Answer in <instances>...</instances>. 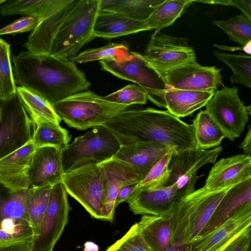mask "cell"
I'll use <instances>...</instances> for the list:
<instances>
[{
	"label": "cell",
	"instance_id": "cell-10",
	"mask_svg": "<svg viewBox=\"0 0 251 251\" xmlns=\"http://www.w3.org/2000/svg\"><path fill=\"white\" fill-rule=\"evenodd\" d=\"M236 87L217 90L205 105V111L223 131L233 141L244 130L249 121L246 106L238 95Z\"/></svg>",
	"mask_w": 251,
	"mask_h": 251
},
{
	"label": "cell",
	"instance_id": "cell-19",
	"mask_svg": "<svg viewBox=\"0 0 251 251\" xmlns=\"http://www.w3.org/2000/svg\"><path fill=\"white\" fill-rule=\"evenodd\" d=\"M61 150L54 147L36 150L28 171L29 188L51 185L62 181Z\"/></svg>",
	"mask_w": 251,
	"mask_h": 251
},
{
	"label": "cell",
	"instance_id": "cell-51",
	"mask_svg": "<svg viewBox=\"0 0 251 251\" xmlns=\"http://www.w3.org/2000/svg\"><path fill=\"white\" fill-rule=\"evenodd\" d=\"M6 1V0H0V5Z\"/></svg>",
	"mask_w": 251,
	"mask_h": 251
},
{
	"label": "cell",
	"instance_id": "cell-35",
	"mask_svg": "<svg viewBox=\"0 0 251 251\" xmlns=\"http://www.w3.org/2000/svg\"><path fill=\"white\" fill-rule=\"evenodd\" d=\"M214 55L233 71L229 77L231 84L239 83L247 87H251V57L246 54H234L213 51Z\"/></svg>",
	"mask_w": 251,
	"mask_h": 251
},
{
	"label": "cell",
	"instance_id": "cell-6",
	"mask_svg": "<svg viewBox=\"0 0 251 251\" xmlns=\"http://www.w3.org/2000/svg\"><path fill=\"white\" fill-rule=\"evenodd\" d=\"M114 135L103 125L94 126L75 138L61 150L64 174L90 165H98L112 158L121 148Z\"/></svg>",
	"mask_w": 251,
	"mask_h": 251
},
{
	"label": "cell",
	"instance_id": "cell-11",
	"mask_svg": "<svg viewBox=\"0 0 251 251\" xmlns=\"http://www.w3.org/2000/svg\"><path fill=\"white\" fill-rule=\"evenodd\" d=\"M140 57L158 73L196 61L195 51L188 40L155 31Z\"/></svg>",
	"mask_w": 251,
	"mask_h": 251
},
{
	"label": "cell",
	"instance_id": "cell-4",
	"mask_svg": "<svg viewBox=\"0 0 251 251\" xmlns=\"http://www.w3.org/2000/svg\"><path fill=\"white\" fill-rule=\"evenodd\" d=\"M52 106L61 120L82 130L102 125L132 109L129 105L107 101L89 90L67 97Z\"/></svg>",
	"mask_w": 251,
	"mask_h": 251
},
{
	"label": "cell",
	"instance_id": "cell-24",
	"mask_svg": "<svg viewBox=\"0 0 251 251\" xmlns=\"http://www.w3.org/2000/svg\"><path fill=\"white\" fill-rule=\"evenodd\" d=\"M250 202H251V179L229 189L199 237L216 228L242 206Z\"/></svg>",
	"mask_w": 251,
	"mask_h": 251
},
{
	"label": "cell",
	"instance_id": "cell-2",
	"mask_svg": "<svg viewBox=\"0 0 251 251\" xmlns=\"http://www.w3.org/2000/svg\"><path fill=\"white\" fill-rule=\"evenodd\" d=\"M102 125L121 146L154 142L173 148L177 152L198 148L193 124L184 122L168 110L131 109Z\"/></svg>",
	"mask_w": 251,
	"mask_h": 251
},
{
	"label": "cell",
	"instance_id": "cell-29",
	"mask_svg": "<svg viewBox=\"0 0 251 251\" xmlns=\"http://www.w3.org/2000/svg\"><path fill=\"white\" fill-rule=\"evenodd\" d=\"M16 92L35 125L42 122L59 125L61 120L44 97L22 86L17 87Z\"/></svg>",
	"mask_w": 251,
	"mask_h": 251
},
{
	"label": "cell",
	"instance_id": "cell-43",
	"mask_svg": "<svg viewBox=\"0 0 251 251\" xmlns=\"http://www.w3.org/2000/svg\"><path fill=\"white\" fill-rule=\"evenodd\" d=\"M41 21L42 20L36 15L23 17L0 29V35L32 31Z\"/></svg>",
	"mask_w": 251,
	"mask_h": 251
},
{
	"label": "cell",
	"instance_id": "cell-27",
	"mask_svg": "<svg viewBox=\"0 0 251 251\" xmlns=\"http://www.w3.org/2000/svg\"><path fill=\"white\" fill-rule=\"evenodd\" d=\"M27 190L11 192L0 182V229L28 223L25 216Z\"/></svg>",
	"mask_w": 251,
	"mask_h": 251
},
{
	"label": "cell",
	"instance_id": "cell-3",
	"mask_svg": "<svg viewBox=\"0 0 251 251\" xmlns=\"http://www.w3.org/2000/svg\"><path fill=\"white\" fill-rule=\"evenodd\" d=\"M230 188L209 191L203 186L176 200L165 214L170 217L171 246L189 245L197 240Z\"/></svg>",
	"mask_w": 251,
	"mask_h": 251
},
{
	"label": "cell",
	"instance_id": "cell-20",
	"mask_svg": "<svg viewBox=\"0 0 251 251\" xmlns=\"http://www.w3.org/2000/svg\"><path fill=\"white\" fill-rule=\"evenodd\" d=\"M177 200L175 184L153 190L136 188L126 200L135 215H165Z\"/></svg>",
	"mask_w": 251,
	"mask_h": 251
},
{
	"label": "cell",
	"instance_id": "cell-36",
	"mask_svg": "<svg viewBox=\"0 0 251 251\" xmlns=\"http://www.w3.org/2000/svg\"><path fill=\"white\" fill-rule=\"evenodd\" d=\"M189 246H171L166 251H189ZM105 251H153L147 244L139 230L137 223L134 224L120 239Z\"/></svg>",
	"mask_w": 251,
	"mask_h": 251
},
{
	"label": "cell",
	"instance_id": "cell-37",
	"mask_svg": "<svg viewBox=\"0 0 251 251\" xmlns=\"http://www.w3.org/2000/svg\"><path fill=\"white\" fill-rule=\"evenodd\" d=\"M129 52L126 43H109L101 47L87 49L69 59L75 64H81L110 58L119 59L127 56Z\"/></svg>",
	"mask_w": 251,
	"mask_h": 251
},
{
	"label": "cell",
	"instance_id": "cell-30",
	"mask_svg": "<svg viewBox=\"0 0 251 251\" xmlns=\"http://www.w3.org/2000/svg\"><path fill=\"white\" fill-rule=\"evenodd\" d=\"M165 0H101L100 9L123 14L131 19L146 20Z\"/></svg>",
	"mask_w": 251,
	"mask_h": 251
},
{
	"label": "cell",
	"instance_id": "cell-25",
	"mask_svg": "<svg viewBox=\"0 0 251 251\" xmlns=\"http://www.w3.org/2000/svg\"><path fill=\"white\" fill-rule=\"evenodd\" d=\"M214 93V91L181 90L167 87L164 95L166 109L179 119L189 116L205 106Z\"/></svg>",
	"mask_w": 251,
	"mask_h": 251
},
{
	"label": "cell",
	"instance_id": "cell-47",
	"mask_svg": "<svg viewBox=\"0 0 251 251\" xmlns=\"http://www.w3.org/2000/svg\"><path fill=\"white\" fill-rule=\"evenodd\" d=\"M0 251H32V241L0 247Z\"/></svg>",
	"mask_w": 251,
	"mask_h": 251
},
{
	"label": "cell",
	"instance_id": "cell-41",
	"mask_svg": "<svg viewBox=\"0 0 251 251\" xmlns=\"http://www.w3.org/2000/svg\"><path fill=\"white\" fill-rule=\"evenodd\" d=\"M109 102L131 106L134 104H145L147 97L146 92L137 84H128L122 89L103 97Z\"/></svg>",
	"mask_w": 251,
	"mask_h": 251
},
{
	"label": "cell",
	"instance_id": "cell-14",
	"mask_svg": "<svg viewBox=\"0 0 251 251\" xmlns=\"http://www.w3.org/2000/svg\"><path fill=\"white\" fill-rule=\"evenodd\" d=\"M167 87L176 89L215 92L223 85L221 69L197 61L158 73Z\"/></svg>",
	"mask_w": 251,
	"mask_h": 251
},
{
	"label": "cell",
	"instance_id": "cell-46",
	"mask_svg": "<svg viewBox=\"0 0 251 251\" xmlns=\"http://www.w3.org/2000/svg\"><path fill=\"white\" fill-rule=\"evenodd\" d=\"M231 6L239 9L244 15L251 20V0H232Z\"/></svg>",
	"mask_w": 251,
	"mask_h": 251
},
{
	"label": "cell",
	"instance_id": "cell-52",
	"mask_svg": "<svg viewBox=\"0 0 251 251\" xmlns=\"http://www.w3.org/2000/svg\"><path fill=\"white\" fill-rule=\"evenodd\" d=\"M1 38H0V42H1Z\"/></svg>",
	"mask_w": 251,
	"mask_h": 251
},
{
	"label": "cell",
	"instance_id": "cell-22",
	"mask_svg": "<svg viewBox=\"0 0 251 251\" xmlns=\"http://www.w3.org/2000/svg\"><path fill=\"white\" fill-rule=\"evenodd\" d=\"M77 0H70L60 10L42 21L30 34L25 47L35 54H50L54 38Z\"/></svg>",
	"mask_w": 251,
	"mask_h": 251
},
{
	"label": "cell",
	"instance_id": "cell-48",
	"mask_svg": "<svg viewBox=\"0 0 251 251\" xmlns=\"http://www.w3.org/2000/svg\"><path fill=\"white\" fill-rule=\"evenodd\" d=\"M239 148L243 151V154L251 156V128L250 125L249 126V130L244 140L239 146Z\"/></svg>",
	"mask_w": 251,
	"mask_h": 251
},
{
	"label": "cell",
	"instance_id": "cell-1",
	"mask_svg": "<svg viewBox=\"0 0 251 251\" xmlns=\"http://www.w3.org/2000/svg\"><path fill=\"white\" fill-rule=\"evenodd\" d=\"M15 81L52 105L91 85L85 74L69 59L22 51L12 57Z\"/></svg>",
	"mask_w": 251,
	"mask_h": 251
},
{
	"label": "cell",
	"instance_id": "cell-12",
	"mask_svg": "<svg viewBox=\"0 0 251 251\" xmlns=\"http://www.w3.org/2000/svg\"><path fill=\"white\" fill-rule=\"evenodd\" d=\"M222 151V147L218 146L206 150L197 148L174 152L169 165L170 176L165 186L176 185L177 200L192 193L200 177L197 174L199 170L215 163Z\"/></svg>",
	"mask_w": 251,
	"mask_h": 251
},
{
	"label": "cell",
	"instance_id": "cell-16",
	"mask_svg": "<svg viewBox=\"0 0 251 251\" xmlns=\"http://www.w3.org/2000/svg\"><path fill=\"white\" fill-rule=\"evenodd\" d=\"M251 179V156L240 154L214 163L204 186L209 191L228 189Z\"/></svg>",
	"mask_w": 251,
	"mask_h": 251
},
{
	"label": "cell",
	"instance_id": "cell-34",
	"mask_svg": "<svg viewBox=\"0 0 251 251\" xmlns=\"http://www.w3.org/2000/svg\"><path fill=\"white\" fill-rule=\"evenodd\" d=\"M71 137L65 128L49 122H42L36 125L32 141L36 149L44 147H54L61 150L65 149Z\"/></svg>",
	"mask_w": 251,
	"mask_h": 251
},
{
	"label": "cell",
	"instance_id": "cell-13",
	"mask_svg": "<svg viewBox=\"0 0 251 251\" xmlns=\"http://www.w3.org/2000/svg\"><path fill=\"white\" fill-rule=\"evenodd\" d=\"M71 209L62 181L52 186L47 211L32 241V251H53L68 223Z\"/></svg>",
	"mask_w": 251,
	"mask_h": 251
},
{
	"label": "cell",
	"instance_id": "cell-26",
	"mask_svg": "<svg viewBox=\"0 0 251 251\" xmlns=\"http://www.w3.org/2000/svg\"><path fill=\"white\" fill-rule=\"evenodd\" d=\"M137 224L142 237L153 251H166L170 248L171 220L169 215H142Z\"/></svg>",
	"mask_w": 251,
	"mask_h": 251
},
{
	"label": "cell",
	"instance_id": "cell-45",
	"mask_svg": "<svg viewBox=\"0 0 251 251\" xmlns=\"http://www.w3.org/2000/svg\"><path fill=\"white\" fill-rule=\"evenodd\" d=\"M138 183H134L126 185L119 190L115 201V208L121 203L126 201L128 198L134 191Z\"/></svg>",
	"mask_w": 251,
	"mask_h": 251
},
{
	"label": "cell",
	"instance_id": "cell-21",
	"mask_svg": "<svg viewBox=\"0 0 251 251\" xmlns=\"http://www.w3.org/2000/svg\"><path fill=\"white\" fill-rule=\"evenodd\" d=\"M172 148L154 142H140L121 146L112 158L130 165L143 179L153 165Z\"/></svg>",
	"mask_w": 251,
	"mask_h": 251
},
{
	"label": "cell",
	"instance_id": "cell-31",
	"mask_svg": "<svg viewBox=\"0 0 251 251\" xmlns=\"http://www.w3.org/2000/svg\"><path fill=\"white\" fill-rule=\"evenodd\" d=\"M193 2H194V0H165L144 20L146 31L152 29L160 31L173 25L181 16L186 8Z\"/></svg>",
	"mask_w": 251,
	"mask_h": 251
},
{
	"label": "cell",
	"instance_id": "cell-42",
	"mask_svg": "<svg viewBox=\"0 0 251 251\" xmlns=\"http://www.w3.org/2000/svg\"><path fill=\"white\" fill-rule=\"evenodd\" d=\"M33 230L28 223H21L0 229V247L32 241Z\"/></svg>",
	"mask_w": 251,
	"mask_h": 251
},
{
	"label": "cell",
	"instance_id": "cell-7",
	"mask_svg": "<svg viewBox=\"0 0 251 251\" xmlns=\"http://www.w3.org/2000/svg\"><path fill=\"white\" fill-rule=\"evenodd\" d=\"M99 63L102 70L135 83L146 92L147 100L166 108L164 95L167 86L161 76L141 58L139 53L130 51L127 56L121 59H104Z\"/></svg>",
	"mask_w": 251,
	"mask_h": 251
},
{
	"label": "cell",
	"instance_id": "cell-38",
	"mask_svg": "<svg viewBox=\"0 0 251 251\" xmlns=\"http://www.w3.org/2000/svg\"><path fill=\"white\" fill-rule=\"evenodd\" d=\"M214 24L221 28L230 40L244 47L251 42V20L243 14L228 20H215Z\"/></svg>",
	"mask_w": 251,
	"mask_h": 251
},
{
	"label": "cell",
	"instance_id": "cell-9",
	"mask_svg": "<svg viewBox=\"0 0 251 251\" xmlns=\"http://www.w3.org/2000/svg\"><path fill=\"white\" fill-rule=\"evenodd\" d=\"M0 159L20 149L30 141L36 125L17 92L0 100Z\"/></svg>",
	"mask_w": 251,
	"mask_h": 251
},
{
	"label": "cell",
	"instance_id": "cell-18",
	"mask_svg": "<svg viewBox=\"0 0 251 251\" xmlns=\"http://www.w3.org/2000/svg\"><path fill=\"white\" fill-rule=\"evenodd\" d=\"M100 164L103 169L106 191L102 220L112 222L119 190L126 185L139 183L142 179L130 165L117 159L112 158Z\"/></svg>",
	"mask_w": 251,
	"mask_h": 251
},
{
	"label": "cell",
	"instance_id": "cell-8",
	"mask_svg": "<svg viewBox=\"0 0 251 251\" xmlns=\"http://www.w3.org/2000/svg\"><path fill=\"white\" fill-rule=\"evenodd\" d=\"M62 182L67 194L79 202L92 217L102 220L106 191L100 164L85 166L64 174Z\"/></svg>",
	"mask_w": 251,
	"mask_h": 251
},
{
	"label": "cell",
	"instance_id": "cell-44",
	"mask_svg": "<svg viewBox=\"0 0 251 251\" xmlns=\"http://www.w3.org/2000/svg\"><path fill=\"white\" fill-rule=\"evenodd\" d=\"M251 227L241 233L222 251H251Z\"/></svg>",
	"mask_w": 251,
	"mask_h": 251
},
{
	"label": "cell",
	"instance_id": "cell-33",
	"mask_svg": "<svg viewBox=\"0 0 251 251\" xmlns=\"http://www.w3.org/2000/svg\"><path fill=\"white\" fill-rule=\"evenodd\" d=\"M198 148L209 150L220 146L225 135L205 110H201L193 121Z\"/></svg>",
	"mask_w": 251,
	"mask_h": 251
},
{
	"label": "cell",
	"instance_id": "cell-17",
	"mask_svg": "<svg viewBox=\"0 0 251 251\" xmlns=\"http://www.w3.org/2000/svg\"><path fill=\"white\" fill-rule=\"evenodd\" d=\"M36 149L31 139L0 159V182L11 192L29 188L28 171Z\"/></svg>",
	"mask_w": 251,
	"mask_h": 251
},
{
	"label": "cell",
	"instance_id": "cell-23",
	"mask_svg": "<svg viewBox=\"0 0 251 251\" xmlns=\"http://www.w3.org/2000/svg\"><path fill=\"white\" fill-rule=\"evenodd\" d=\"M144 31H146L144 20H136L120 13L100 10L93 36L94 38L112 39Z\"/></svg>",
	"mask_w": 251,
	"mask_h": 251
},
{
	"label": "cell",
	"instance_id": "cell-50",
	"mask_svg": "<svg viewBox=\"0 0 251 251\" xmlns=\"http://www.w3.org/2000/svg\"><path fill=\"white\" fill-rule=\"evenodd\" d=\"M1 122V110L0 105V123Z\"/></svg>",
	"mask_w": 251,
	"mask_h": 251
},
{
	"label": "cell",
	"instance_id": "cell-49",
	"mask_svg": "<svg viewBox=\"0 0 251 251\" xmlns=\"http://www.w3.org/2000/svg\"><path fill=\"white\" fill-rule=\"evenodd\" d=\"M99 247L92 242H87L84 245V251H98Z\"/></svg>",
	"mask_w": 251,
	"mask_h": 251
},
{
	"label": "cell",
	"instance_id": "cell-40",
	"mask_svg": "<svg viewBox=\"0 0 251 251\" xmlns=\"http://www.w3.org/2000/svg\"><path fill=\"white\" fill-rule=\"evenodd\" d=\"M10 45L1 39L0 43V100L16 93L10 58Z\"/></svg>",
	"mask_w": 251,
	"mask_h": 251
},
{
	"label": "cell",
	"instance_id": "cell-32",
	"mask_svg": "<svg viewBox=\"0 0 251 251\" xmlns=\"http://www.w3.org/2000/svg\"><path fill=\"white\" fill-rule=\"evenodd\" d=\"M51 188V185H47L28 189L25 201V216L33 230L34 237L37 234L47 211Z\"/></svg>",
	"mask_w": 251,
	"mask_h": 251
},
{
	"label": "cell",
	"instance_id": "cell-28",
	"mask_svg": "<svg viewBox=\"0 0 251 251\" xmlns=\"http://www.w3.org/2000/svg\"><path fill=\"white\" fill-rule=\"evenodd\" d=\"M70 0H8L0 7L3 16L25 15H36L42 21L55 13Z\"/></svg>",
	"mask_w": 251,
	"mask_h": 251
},
{
	"label": "cell",
	"instance_id": "cell-5",
	"mask_svg": "<svg viewBox=\"0 0 251 251\" xmlns=\"http://www.w3.org/2000/svg\"><path fill=\"white\" fill-rule=\"evenodd\" d=\"M101 0H77L61 24L50 54L69 59L94 39L93 28Z\"/></svg>",
	"mask_w": 251,
	"mask_h": 251
},
{
	"label": "cell",
	"instance_id": "cell-39",
	"mask_svg": "<svg viewBox=\"0 0 251 251\" xmlns=\"http://www.w3.org/2000/svg\"><path fill=\"white\" fill-rule=\"evenodd\" d=\"M175 151H176L174 148L170 150L153 165L136 188L149 190L164 187L170 176L169 165Z\"/></svg>",
	"mask_w": 251,
	"mask_h": 251
},
{
	"label": "cell",
	"instance_id": "cell-15",
	"mask_svg": "<svg viewBox=\"0 0 251 251\" xmlns=\"http://www.w3.org/2000/svg\"><path fill=\"white\" fill-rule=\"evenodd\" d=\"M251 202L242 206L216 228L189 245V251H222L241 233L251 227Z\"/></svg>",
	"mask_w": 251,
	"mask_h": 251
}]
</instances>
